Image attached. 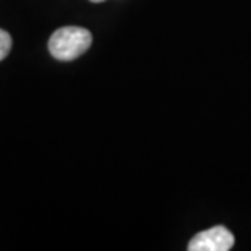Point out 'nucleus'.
Masks as SVG:
<instances>
[{"mask_svg":"<svg viewBox=\"0 0 251 251\" xmlns=\"http://www.w3.org/2000/svg\"><path fill=\"white\" fill-rule=\"evenodd\" d=\"M92 33L82 26H64L49 38V52L57 61H74L92 46Z\"/></svg>","mask_w":251,"mask_h":251,"instance_id":"1","label":"nucleus"},{"mask_svg":"<svg viewBox=\"0 0 251 251\" xmlns=\"http://www.w3.org/2000/svg\"><path fill=\"white\" fill-rule=\"evenodd\" d=\"M10 49H12V36L0 28V61H3L8 56Z\"/></svg>","mask_w":251,"mask_h":251,"instance_id":"3","label":"nucleus"},{"mask_svg":"<svg viewBox=\"0 0 251 251\" xmlns=\"http://www.w3.org/2000/svg\"><path fill=\"white\" fill-rule=\"evenodd\" d=\"M90 2H95V3H100V2H104V0H90Z\"/></svg>","mask_w":251,"mask_h":251,"instance_id":"4","label":"nucleus"},{"mask_svg":"<svg viewBox=\"0 0 251 251\" xmlns=\"http://www.w3.org/2000/svg\"><path fill=\"white\" fill-rule=\"evenodd\" d=\"M235 245V238L228 228L217 225L199 232L188 245L189 251H228Z\"/></svg>","mask_w":251,"mask_h":251,"instance_id":"2","label":"nucleus"}]
</instances>
